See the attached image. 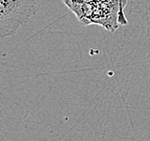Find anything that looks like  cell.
<instances>
[{
  "label": "cell",
  "mask_w": 150,
  "mask_h": 141,
  "mask_svg": "<svg viewBox=\"0 0 150 141\" xmlns=\"http://www.w3.org/2000/svg\"><path fill=\"white\" fill-rule=\"evenodd\" d=\"M38 12L36 0H0V38L14 35Z\"/></svg>",
  "instance_id": "1"
},
{
  "label": "cell",
  "mask_w": 150,
  "mask_h": 141,
  "mask_svg": "<svg viewBox=\"0 0 150 141\" xmlns=\"http://www.w3.org/2000/svg\"><path fill=\"white\" fill-rule=\"evenodd\" d=\"M126 0H94L90 24H97L110 32L127 25L124 15Z\"/></svg>",
  "instance_id": "2"
},
{
  "label": "cell",
  "mask_w": 150,
  "mask_h": 141,
  "mask_svg": "<svg viewBox=\"0 0 150 141\" xmlns=\"http://www.w3.org/2000/svg\"><path fill=\"white\" fill-rule=\"evenodd\" d=\"M62 1H63L64 4L70 9L71 12L75 13L78 12L81 6L86 4V3L92 2L93 0H62Z\"/></svg>",
  "instance_id": "3"
}]
</instances>
